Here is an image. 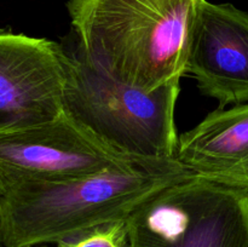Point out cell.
Masks as SVG:
<instances>
[{"mask_svg": "<svg viewBox=\"0 0 248 247\" xmlns=\"http://www.w3.org/2000/svg\"><path fill=\"white\" fill-rule=\"evenodd\" d=\"M57 247H130L126 220L87 229L58 242Z\"/></svg>", "mask_w": 248, "mask_h": 247, "instance_id": "9", "label": "cell"}, {"mask_svg": "<svg viewBox=\"0 0 248 247\" xmlns=\"http://www.w3.org/2000/svg\"><path fill=\"white\" fill-rule=\"evenodd\" d=\"M202 0H68L78 50L116 81L153 91L186 74Z\"/></svg>", "mask_w": 248, "mask_h": 247, "instance_id": "2", "label": "cell"}, {"mask_svg": "<svg viewBox=\"0 0 248 247\" xmlns=\"http://www.w3.org/2000/svg\"><path fill=\"white\" fill-rule=\"evenodd\" d=\"M193 174L177 159H136L81 178L16 184L0 194V247L58 244L126 220L150 196Z\"/></svg>", "mask_w": 248, "mask_h": 247, "instance_id": "1", "label": "cell"}, {"mask_svg": "<svg viewBox=\"0 0 248 247\" xmlns=\"http://www.w3.org/2000/svg\"><path fill=\"white\" fill-rule=\"evenodd\" d=\"M41 247H45V246H41Z\"/></svg>", "mask_w": 248, "mask_h": 247, "instance_id": "10", "label": "cell"}, {"mask_svg": "<svg viewBox=\"0 0 248 247\" xmlns=\"http://www.w3.org/2000/svg\"><path fill=\"white\" fill-rule=\"evenodd\" d=\"M130 247H248V191L193 174L126 219Z\"/></svg>", "mask_w": 248, "mask_h": 247, "instance_id": "4", "label": "cell"}, {"mask_svg": "<svg viewBox=\"0 0 248 247\" xmlns=\"http://www.w3.org/2000/svg\"><path fill=\"white\" fill-rule=\"evenodd\" d=\"M176 159L196 176L248 191V104L211 111L179 136Z\"/></svg>", "mask_w": 248, "mask_h": 247, "instance_id": "8", "label": "cell"}, {"mask_svg": "<svg viewBox=\"0 0 248 247\" xmlns=\"http://www.w3.org/2000/svg\"><path fill=\"white\" fill-rule=\"evenodd\" d=\"M136 159L63 113L41 125L0 132V194L24 182L81 178Z\"/></svg>", "mask_w": 248, "mask_h": 247, "instance_id": "5", "label": "cell"}, {"mask_svg": "<svg viewBox=\"0 0 248 247\" xmlns=\"http://www.w3.org/2000/svg\"><path fill=\"white\" fill-rule=\"evenodd\" d=\"M186 74L205 96L227 104L248 103V12L202 0L189 41Z\"/></svg>", "mask_w": 248, "mask_h": 247, "instance_id": "7", "label": "cell"}, {"mask_svg": "<svg viewBox=\"0 0 248 247\" xmlns=\"http://www.w3.org/2000/svg\"><path fill=\"white\" fill-rule=\"evenodd\" d=\"M63 111L116 152L137 159H176L174 109L181 80L153 91L128 86L65 52Z\"/></svg>", "mask_w": 248, "mask_h": 247, "instance_id": "3", "label": "cell"}, {"mask_svg": "<svg viewBox=\"0 0 248 247\" xmlns=\"http://www.w3.org/2000/svg\"><path fill=\"white\" fill-rule=\"evenodd\" d=\"M64 56L55 41L0 31V132L64 113Z\"/></svg>", "mask_w": 248, "mask_h": 247, "instance_id": "6", "label": "cell"}]
</instances>
